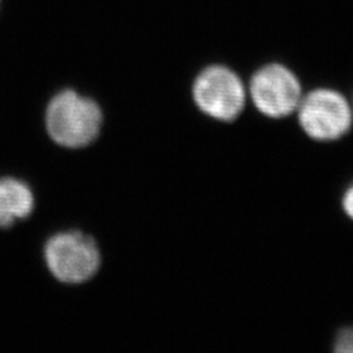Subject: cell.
Returning a JSON list of instances; mask_svg holds the SVG:
<instances>
[{
    "mask_svg": "<svg viewBox=\"0 0 353 353\" xmlns=\"http://www.w3.org/2000/svg\"><path fill=\"white\" fill-rule=\"evenodd\" d=\"M1 7H3V0H0V11H1Z\"/></svg>",
    "mask_w": 353,
    "mask_h": 353,
    "instance_id": "9",
    "label": "cell"
},
{
    "mask_svg": "<svg viewBox=\"0 0 353 353\" xmlns=\"http://www.w3.org/2000/svg\"><path fill=\"white\" fill-rule=\"evenodd\" d=\"M252 103L268 118H284L297 110L303 99L301 83L284 64L268 63L252 75L249 84Z\"/></svg>",
    "mask_w": 353,
    "mask_h": 353,
    "instance_id": "5",
    "label": "cell"
},
{
    "mask_svg": "<svg viewBox=\"0 0 353 353\" xmlns=\"http://www.w3.org/2000/svg\"><path fill=\"white\" fill-rule=\"evenodd\" d=\"M45 262L51 275L70 285L87 283L101 267L96 240L83 232L68 230L52 236L45 245Z\"/></svg>",
    "mask_w": 353,
    "mask_h": 353,
    "instance_id": "2",
    "label": "cell"
},
{
    "mask_svg": "<svg viewBox=\"0 0 353 353\" xmlns=\"http://www.w3.org/2000/svg\"><path fill=\"white\" fill-rule=\"evenodd\" d=\"M103 114L97 102L74 89H64L46 109V130L51 140L67 150L85 148L99 138Z\"/></svg>",
    "mask_w": 353,
    "mask_h": 353,
    "instance_id": "1",
    "label": "cell"
},
{
    "mask_svg": "<svg viewBox=\"0 0 353 353\" xmlns=\"http://www.w3.org/2000/svg\"><path fill=\"white\" fill-rule=\"evenodd\" d=\"M341 205H343V210H344V212L347 214V216L351 217L353 220V183L344 192Z\"/></svg>",
    "mask_w": 353,
    "mask_h": 353,
    "instance_id": "8",
    "label": "cell"
},
{
    "mask_svg": "<svg viewBox=\"0 0 353 353\" xmlns=\"http://www.w3.org/2000/svg\"><path fill=\"white\" fill-rule=\"evenodd\" d=\"M192 100L207 117L233 122L243 112L246 89L240 76L221 64L204 68L192 84Z\"/></svg>",
    "mask_w": 353,
    "mask_h": 353,
    "instance_id": "3",
    "label": "cell"
},
{
    "mask_svg": "<svg viewBox=\"0 0 353 353\" xmlns=\"http://www.w3.org/2000/svg\"><path fill=\"white\" fill-rule=\"evenodd\" d=\"M34 210V194L24 181L7 176L0 179V228L13 225Z\"/></svg>",
    "mask_w": 353,
    "mask_h": 353,
    "instance_id": "6",
    "label": "cell"
},
{
    "mask_svg": "<svg viewBox=\"0 0 353 353\" xmlns=\"http://www.w3.org/2000/svg\"><path fill=\"white\" fill-rule=\"evenodd\" d=\"M334 350L335 352L353 353V327L345 328L338 334Z\"/></svg>",
    "mask_w": 353,
    "mask_h": 353,
    "instance_id": "7",
    "label": "cell"
},
{
    "mask_svg": "<svg viewBox=\"0 0 353 353\" xmlns=\"http://www.w3.org/2000/svg\"><path fill=\"white\" fill-rule=\"evenodd\" d=\"M303 132L318 141L341 139L352 126L353 110L341 92L319 88L303 96L297 108Z\"/></svg>",
    "mask_w": 353,
    "mask_h": 353,
    "instance_id": "4",
    "label": "cell"
}]
</instances>
